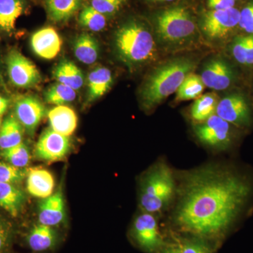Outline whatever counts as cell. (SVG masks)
Here are the masks:
<instances>
[{
  "mask_svg": "<svg viewBox=\"0 0 253 253\" xmlns=\"http://www.w3.org/2000/svg\"><path fill=\"white\" fill-rule=\"evenodd\" d=\"M183 180L173 222L183 232L203 239L224 234L251 192L244 178L214 165L187 173Z\"/></svg>",
  "mask_w": 253,
  "mask_h": 253,
  "instance_id": "1",
  "label": "cell"
},
{
  "mask_svg": "<svg viewBox=\"0 0 253 253\" xmlns=\"http://www.w3.org/2000/svg\"><path fill=\"white\" fill-rule=\"evenodd\" d=\"M196 64L189 59H178L157 68L148 78L142 90L141 101L146 109L156 107L176 92Z\"/></svg>",
  "mask_w": 253,
  "mask_h": 253,
  "instance_id": "2",
  "label": "cell"
},
{
  "mask_svg": "<svg viewBox=\"0 0 253 253\" xmlns=\"http://www.w3.org/2000/svg\"><path fill=\"white\" fill-rule=\"evenodd\" d=\"M176 191L175 179L170 168L158 163L143 177L139 205L142 212L158 214L172 203Z\"/></svg>",
  "mask_w": 253,
  "mask_h": 253,
  "instance_id": "3",
  "label": "cell"
},
{
  "mask_svg": "<svg viewBox=\"0 0 253 253\" xmlns=\"http://www.w3.org/2000/svg\"><path fill=\"white\" fill-rule=\"evenodd\" d=\"M115 47L123 62L129 66H136L154 56V37L143 23L128 21L116 32Z\"/></svg>",
  "mask_w": 253,
  "mask_h": 253,
  "instance_id": "4",
  "label": "cell"
},
{
  "mask_svg": "<svg viewBox=\"0 0 253 253\" xmlns=\"http://www.w3.org/2000/svg\"><path fill=\"white\" fill-rule=\"evenodd\" d=\"M156 31L163 41L180 43L189 39L196 31V24L189 11L181 6L165 10L156 16Z\"/></svg>",
  "mask_w": 253,
  "mask_h": 253,
  "instance_id": "5",
  "label": "cell"
},
{
  "mask_svg": "<svg viewBox=\"0 0 253 253\" xmlns=\"http://www.w3.org/2000/svg\"><path fill=\"white\" fill-rule=\"evenodd\" d=\"M131 236L140 249L153 253L164 245L156 214L142 212L136 216L131 230Z\"/></svg>",
  "mask_w": 253,
  "mask_h": 253,
  "instance_id": "6",
  "label": "cell"
},
{
  "mask_svg": "<svg viewBox=\"0 0 253 253\" xmlns=\"http://www.w3.org/2000/svg\"><path fill=\"white\" fill-rule=\"evenodd\" d=\"M6 69L11 84L20 88L35 86L41 81V73L34 63L16 49L6 56Z\"/></svg>",
  "mask_w": 253,
  "mask_h": 253,
  "instance_id": "7",
  "label": "cell"
},
{
  "mask_svg": "<svg viewBox=\"0 0 253 253\" xmlns=\"http://www.w3.org/2000/svg\"><path fill=\"white\" fill-rule=\"evenodd\" d=\"M71 149V137L59 134L49 127L40 136L35 148V156L40 161L56 162L66 158Z\"/></svg>",
  "mask_w": 253,
  "mask_h": 253,
  "instance_id": "8",
  "label": "cell"
},
{
  "mask_svg": "<svg viewBox=\"0 0 253 253\" xmlns=\"http://www.w3.org/2000/svg\"><path fill=\"white\" fill-rule=\"evenodd\" d=\"M196 137L203 144L214 149L224 150L231 142L229 123L212 115L207 121L195 126Z\"/></svg>",
  "mask_w": 253,
  "mask_h": 253,
  "instance_id": "9",
  "label": "cell"
},
{
  "mask_svg": "<svg viewBox=\"0 0 253 253\" xmlns=\"http://www.w3.org/2000/svg\"><path fill=\"white\" fill-rule=\"evenodd\" d=\"M239 17L240 11L234 7L226 10H212L204 15L201 28L208 38H223L239 25Z\"/></svg>",
  "mask_w": 253,
  "mask_h": 253,
  "instance_id": "10",
  "label": "cell"
},
{
  "mask_svg": "<svg viewBox=\"0 0 253 253\" xmlns=\"http://www.w3.org/2000/svg\"><path fill=\"white\" fill-rule=\"evenodd\" d=\"M46 114L44 104L35 96H23L15 104V117L31 135L34 134Z\"/></svg>",
  "mask_w": 253,
  "mask_h": 253,
  "instance_id": "11",
  "label": "cell"
},
{
  "mask_svg": "<svg viewBox=\"0 0 253 253\" xmlns=\"http://www.w3.org/2000/svg\"><path fill=\"white\" fill-rule=\"evenodd\" d=\"M215 114L224 121L236 126H246L251 119L249 105L244 96L231 94L218 102Z\"/></svg>",
  "mask_w": 253,
  "mask_h": 253,
  "instance_id": "12",
  "label": "cell"
},
{
  "mask_svg": "<svg viewBox=\"0 0 253 253\" xmlns=\"http://www.w3.org/2000/svg\"><path fill=\"white\" fill-rule=\"evenodd\" d=\"M66 205L61 188L49 197L42 199L38 208V223L56 228L66 219Z\"/></svg>",
  "mask_w": 253,
  "mask_h": 253,
  "instance_id": "13",
  "label": "cell"
},
{
  "mask_svg": "<svg viewBox=\"0 0 253 253\" xmlns=\"http://www.w3.org/2000/svg\"><path fill=\"white\" fill-rule=\"evenodd\" d=\"M31 46L37 56L42 59H53L61 51L62 41L54 28H44L32 36Z\"/></svg>",
  "mask_w": 253,
  "mask_h": 253,
  "instance_id": "14",
  "label": "cell"
},
{
  "mask_svg": "<svg viewBox=\"0 0 253 253\" xmlns=\"http://www.w3.org/2000/svg\"><path fill=\"white\" fill-rule=\"evenodd\" d=\"M26 189L28 194L38 199H44L54 194L55 179L52 173L41 167L27 169Z\"/></svg>",
  "mask_w": 253,
  "mask_h": 253,
  "instance_id": "15",
  "label": "cell"
},
{
  "mask_svg": "<svg viewBox=\"0 0 253 253\" xmlns=\"http://www.w3.org/2000/svg\"><path fill=\"white\" fill-rule=\"evenodd\" d=\"M201 78L205 86L214 90H224L231 84L233 72L225 61L213 59L206 65Z\"/></svg>",
  "mask_w": 253,
  "mask_h": 253,
  "instance_id": "16",
  "label": "cell"
},
{
  "mask_svg": "<svg viewBox=\"0 0 253 253\" xmlns=\"http://www.w3.org/2000/svg\"><path fill=\"white\" fill-rule=\"evenodd\" d=\"M59 231L56 228L40 223L32 226L26 236L28 247L36 253L54 249L59 244Z\"/></svg>",
  "mask_w": 253,
  "mask_h": 253,
  "instance_id": "17",
  "label": "cell"
},
{
  "mask_svg": "<svg viewBox=\"0 0 253 253\" xmlns=\"http://www.w3.org/2000/svg\"><path fill=\"white\" fill-rule=\"evenodd\" d=\"M47 118L50 128L63 135L71 136L77 128V114L66 105L55 106L48 111Z\"/></svg>",
  "mask_w": 253,
  "mask_h": 253,
  "instance_id": "18",
  "label": "cell"
},
{
  "mask_svg": "<svg viewBox=\"0 0 253 253\" xmlns=\"http://www.w3.org/2000/svg\"><path fill=\"white\" fill-rule=\"evenodd\" d=\"M26 201V195L16 184L0 183V207L17 217Z\"/></svg>",
  "mask_w": 253,
  "mask_h": 253,
  "instance_id": "19",
  "label": "cell"
},
{
  "mask_svg": "<svg viewBox=\"0 0 253 253\" xmlns=\"http://www.w3.org/2000/svg\"><path fill=\"white\" fill-rule=\"evenodd\" d=\"M113 76L109 68L99 67L91 71L87 77V101L92 102L104 96L113 84Z\"/></svg>",
  "mask_w": 253,
  "mask_h": 253,
  "instance_id": "20",
  "label": "cell"
},
{
  "mask_svg": "<svg viewBox=\"0 0 253 253\" xmlns=\"http://www.w3.org/2000/svg\"><path fill=\"white\" fill-rule=\"evenodd\" d=\"M73 49L76 59L84 64H94L99 59V42L88 33H83L77 36L73 42Z\"/></svg>",
  "mask_w": 253,
  "mask_h": 253,
  "instance_id": "21",
  "label": "cell"
},
{
  "mask_svg": "<svg viewBox=\"0 0 253 253\" xmlns=\"http://www.w3.org/2000/svg\"><path fill=\"white\" fill-rule=\"evenodd\" d=\"M84 0H45L46 12L54 23L69 21L81 9Z\"/></svg>",
  "mask_w": 253,
  "mask_h": 253,
  "instance_id": "22",
  "label": "cell"
},
{
  "mask_svg": "<svg viewBox=\"0 0 253 253\" xmlns=\"http://www.w3.org/2000/svg\"><path fill=\"white\" fill-rule=\"evenodd\" d=\"M54 78L57 83L78 90L83 87L84 76L83 71L69 60H63L55 68Z\"/></svg>",
  "mask_w": 253,
  "mask_h": 253,
  "instance_id": "23",
  "label": "cell"
},
{
  "mask_svg": "<svg viewBox=\"0 0 253 253\" xmlns=\"http://www.w3.org/2000/svg\"><path fill=\"white\" fill-rule=\"evenodd\" d=\"M26 6L24 0H0V30L11 33Z\"/></svg>",
  "mask_w": 253,
  "mask_h": 253,
  "instance_id": "24",
  "label": "cell"
},
{
  "mask_svg": "<svg viewBox=\"0 0 253 253\" xmlns=\"http://www.w3.org/2000/svg\"><path fill=\"white\" fill-rule=\"evenodd\" d=\"M23 129L14 115H9L0 128V151L14 147L23 142Z\"/></svg>",
  "mask_w": 253,
  "mask_h": 253,
  "instance_id": "25",
  "label": "cell"
},
{
  "mask_svg": "<svg viewBox=\"0 0 253 253\" xmlns=\"http://www.w3.org/2000/svg\"><path fill=\"white\" fill-rule=\"evenodd\" d=\"M217 104V96L212 93L200 96L191 106V118L196 123L205 122L215 114Z\"/></svg>",
  "mask_w": 253,
  "mask_h": 253,
  "instance_id": "26",
  "label": "cell"
},
{
  "mask_svg": "<svg viewBox=\"0 0 253 253\" xmlns=\"http://www.w3.org/2000/svg\"><path fill=\"white\" fill-rule=\"evenodd\" d=\"M0 157L15 167L25 169L31 160V150L25 143L0 151Z\"/></svg>",
  "mask_w": 253,
  "mask_h": 253,
  "instance_id": "27",
  "label": "cell"
},
{
  "mask_svg": "<svg viewBox=\"0 0 253 253\" xmlns=\"http://www.w3.org/2000/svg\"><path fill=\"white\" fill-rule=\"evenodd\" d=\"M76 98V91L69 86L55 83L44 92V99L48 104L61 106L73 102Z\"/></svg>",
  "mask_w": 253,
  "mask_h": 253,
  "instance_id": "28",
  "label": "cell"
},
{
  "mask_svg": "<svg viewBox=\"0 0 253 253\" xmlns=\"http://www.w3.org/2000/svg\"><path fill=\"white\" fill-rule=\"evenodd\" d=\"M205 84L201 78L190 74L176 91V100L188 101L199 98L204 90Z\"/></svg>",
  "mask_w": 253,
  "mask_h": 253,
  "instance_id": "29",
  "label": "cell"
},
{
  "mask_svg": "<svg viewBox=\"0 0 253 253\" xmlns=\"http://www.w3.org/2000/svg\"><path fill=\"white\" fill-rule=\"evenodd\" d=\"M80 24L92 32L103 31L107 23L106 16L96 11L92 6H84L79 14Z\"/></svg>",
  "mask_w": 253,
  "mask_h": 253,
  "instance_id": "30",
  "label": "cell"
},
{
  "mask_svg": "<svg viewBox=\"0 0 253 253\" xmlns=\"http://www.w3.org/2000/svg\"><path fill=\"white\" fill-rule=\"evenodd\" d=\"M27 169L15 167L6 161H0V183L18 184L24 180Z\"/></svg>",
  "mask_w": 253,
  "mask_h": 253,
  "instance_id": "31",
  "label": "cell"
},
{
  "mask_svg": "<svg viewBox=\"0 0 253 253\" xmlns=\"http://www.w3.org/2000/svg\"><path fill=\"white\" fill-rule=\"evenodd\" d=\"M174 248L177 253H213L207 243L198 237L181 240Z\"/></svg>",
  "mask_w": 253,
  "mask_h": 253,
  "instance_id": "32",
  "label": "cell"
},
{
  "mask_svg": "<svg viewBox=\"0 0 253 253\" xmlns=\"http://www.w3.org/2000/svg\"><path fill=\"white\" fill-rule=\"evenodd\" d=\"M14 232L12 224L0 216V253H9Z\"/></svg>",
  "mask_w": 253,
  "mask_h": 253,
  "instance_id": "33",
  "label": "cell"
},
{
  "mask_svg": "<svg viewBox=\"0 0 253 253\" xmlns=\"http://www.w3.org/2000/svg\"><path fill=\"white\" fill-rule=\"evenodd\" d=\"M126 0H91V6L104 16L116 14Z\"/></svg>",
  "mask_w": 253,
  "mask_h": 253,
  "instance_id": "34",
  "label": "cell"
},
{
  "mask_svg": "<svg viewBox=\"0 0 253 253\" xmlns=\"http://www.w3.org/2000/svg\"><path fill=\"white\" fill-rule=\"evenodd\" d=\"M239 25L245 31L253 34V0L240 11Z\"/></svg>",
  "mask_w": 253,
  "mask_h": 253,
  "instance_id": "35",
  "label": "cell"
},
{
  "mask_svg": "<svg viewBox=\"0 0 253 253\" xmlns=\"http://www.w3.org/2000/svg\"><path fill=\"white\" fill-rule=\"evenodd\" d=\"M248 36L239 37L233 43L232 54L236 61L246 65Z\"/></svg>",
  "mask_w": 253,
  "mask_h": 253,
  "instance_id": "36",
  "label": "cell"
},
{
  "mask_svg": "<svg viewBox=\"0 0 253 253\" xmlns=\"http://www.w3.org/2000/svg\"><path fill=\"white\" fill-rule=\"evenodd\" d=\"M235 0H208V6L212 10H226L234 8Z\"/></svg>",
  "mask_w": 253,
  "mask_h": 253,
  "instance_id": "37",
  "label": "cell"
},
{
  "mask_svg": "<svg viewBox=\"0 0 253 253\" xmlns=\"http://www.w3.org/2000/svg\"><path fill=\"white\" fill-rule=\"evenodd\" d=\"M246 65H253V34L248 36Z\"/></svg>",
  "mask_w": 253,
  "mask_h": 253,
  "instance_id": "38",
  "label": "cell"
},
{
  "mask_svg": "<svg viewBox=\"0 0 253 253\" xmlns=\"http://www.w3.org/2000/svg\"><path fill=\"white\" fill-rule=\"evenodd\" d=\"M9 100L0 95V116H2L9 107Z\"/></svg>",
  "mask_w": 253,
  "mask_h": 253,
  "instance_id": "39",
  "label": "cell"
},
{
  "mask_svg": "<svg viewBox=\"0 0 253 253\" xmlns=\"http://www.w3.org/2000/svg\"><path fill=\"white\" fill-rule=\"evenodd\" d=\"M161 253H177V251L175 249V248H169V249L165 250Z\"/></svg>",
  "mask_w": 253,
  "mask_h": 253,
  "instance_id": "40",
  "label": "cell"
},
{
  "mask_svg": "<svg viewBox=\"0 0 253 253\" xmlns=\"http://www.w3.org/2000/svg\"><path fill=\"white\" fill-rule=\"evenodd\" d=\"M152 1H172L173 0H150Z\"/></svg>",
  "mask_w": 253,
  "mask_h": 253,
  "instance_id": "41",
  "label": "cell"
},
{
  "mask_svg": "<svg viewBox=\"0 0 253 253\" xmlns=\"http://www.w3.org/2000/svg\"><path fill=\"white\" fill-rule=\"evenodd\" d=\"M1 124H2V123H1V117L0 116V128H1Z\"/></svg>",
  "mask_w": 253,
  "mask_h": 253,
  "instance_id": "42",
  "label": "cell"
}]
</instances>
